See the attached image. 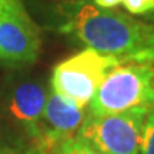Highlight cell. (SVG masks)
Wrapping results in <instances>:
<instances>
[{"mask_svg": "<svg viewBox=\"0 0 154 154\" xmlns=\"http://www.w3.org/2000/svg\"><path fill=\"white\" fill-rule=\"evenodd\" d=\"M153 67L134 63L114 67L106 76L90 101L88 114H117L137 107L153 110Z\"/></svg>", "mask_w": 154, "mask_h": 154, "instance_id": "7a4b0ae2", "label": "cell"}, {"mask_svg": "<svg viewBox=\"0 0 154 154\" xmlns=\"http://www.w3.org/2000/svg\"><path fill=\"white\" fill-rule=\"evenodd\" d=\"M147 17H149L150 20H153V22H154V0H153V10H151L149 14H147Z\"/></svg>", "mask_w": 154, "mask_h": 154, "instance_id": "5bb4252c", "label": "cell"}, {"mask_svg": "<svg viewBox=\"0 0 154 154\" xmlns=\"http://www.w3.org/2000/svg\"><path fill=\"white\" fill-rule=\"evenodd\" d=\"M53 154H103V153H100L99 150H96L87 141H84L80 137L74 136V137L64 140L56 149V151Z\"/></svg>", "mask_w": 154, "mask_h": 154, "instance_id": "ba28073f", "label": "cell"}, {"mask_svg": "<svg viewBox=\"0 0 154 154\" xmlns=\"http://www.w3.org/2000/svg\"><path fill=\"white\" fill-rule=\"evenodd\" d=\"M153 90H154V67H153Z\"/></svg>", "mask_w": 154, "mask_h": 154, "instance_id": "9a60e30c", "label": "cell"}, {"mask_svg": "<svg viewBox=\"0 0 154 154\" xmlns=\"http://www.w3.org/2000/svg\"><path fill=\"white\" fill-rule=\"evenodd\" d=\"M84 120V109L51 91L47 96L38 133L34 137L36 147L46 154L54 153L64 140L74 137Z\"/></svg>", "mask_w": 154, "mask_h": 154, "instance_id": "8992f818", "label": "cell"}, {"mask_svg": "<svg viewBox=\"0 0 154 154\" xmlns=\"http://www.w3.org/2000/svg\"><path fill=\"white\" fill-rule=\"evenodd\" d=\"M121 63L114 57L91 49L82 50L56 64L51 74V91L84 109L106 76Z\"/></svg>", "mask_w": 154, "mask_h": 154, "instance_id": "3957f363", "label": "cell"}, {"mask_svg": "<svg viewBox=\"0 0 154 154\" xmlns=\"http://www.w3.org/2000/svg\"><path fill=\"white\" fill-rule=\"evenodd\" d=\"M0 154H19L13 149H7V147H0Z\"/></svg>", "mask_w": 154, "mask_h": 154, "instance_id": "7c38bea8", "label": "cell"}, {"mask_svg": "<svg viewBox=\"0 0 154 154\" xmlns=\"http://www.w3.org/2000/svg\"><path fill=\"white\" fill-rule=\"evenodd\" d=\"M61 30L100 54L110 56L121 64L154 66V26L126 13L100 9L87 0L67 7Z\"/></svg>", "mask_w": 154, "mask_h": 154, "instance_id": "6da1fadb", "label": "cell"}, {"mask_svg": "<svg viewBox=\"0 0 154 154\" xmlns=\"http://www.w3.org/2000/svg\"><path fill=\"white\" fill-rule=\"evenodd\" d=\"M40 36L20 0H0V60L13 64L36 61Z\"/></svg>", "mask_w": 154, "mask_h": 154, "instance_id": "5b68a950", "label": "cell"}, {"mask_svg": "<svg viewBox=\"0 0 154 154\" xmlns=\"http://www.w3.org/2000/svg\"><path fill=\"white\" fill-rule=\"evenodd\" d=\"M121 5L134 16H147L153 10V0H121Z\"/></svg>", "mask_w": 154, "mask_h": 154, "instance_id": "30bf717a", "label": "cell"}, {"mask_svg": "<svg viewBox=\"0 0 154 154\" xmlns=\"http://www.w3.org/2000/svg\"><path fill=\"white\" fill-rule=\"evenodd\" d=\"M24 154H46V153H43V151H42V150H38L37 147H34V149L29 150L27 153H24Z\"/></svg>", "mask_w": 154, "mask_h": 154, "instance_id": "4fadbf2b", "label": "cell"}, {"mask_svg": "<svg viewBox=\"0 0 154 154\" xmlns=\"http://www.w3.org/2000/svg\"><path fill=\"white\" fill-rule=\"evenodd\" d=\"M94 6H97L100 9H104V10H111L121 3V0H93Z\"/></svg>", "mask_w": 154, "mask_h": 154, "instance_id": "8fae6325", "label": "cell"}, {"mask_svg": "<svg viewBox=\"0 0 154 154\" xmlns=\"http://www.w3.org/2000/svg\"><path fill=\"white\" fill-rule=\"evenodd\" d=\"M47 101V93L42 84L37 83H23L13 91L10 100L11 116L23 123L27 131L37 136L40 121Z\"/></svg>", "mask_w": 154, "mask_h": 154, "instance_id": "52a82bcc", "label": "cell"}, {"mask_svg": "<svg viewBox=\"0 0 154 154\" xmlns=\"http://www.w3.org/2000/svg\"><path fill=\"white\" fill-rule=\"evenodd\" d=\"M150 111L147 107H137L117 114H87L76 136L103 154H138Z\"/></svg>", "mask_w": 154, "mask_h": 154, "instance_id": "277c9868", "label": "cell"}, {"mask_svg": "<svg viewBox=\"0 0 154 154\" xmlns=\"http://www.w3.org/2000/svg\"><path fill=\"white\" fill-rule=\"evenodd\" d=\"M138 154H154V110L150 111L144 121Z\"/></svg>", "mask_w": 154, "mask_h": 154, "instance_id": "9c48e42d", "label": "cell"}]
</instances>
